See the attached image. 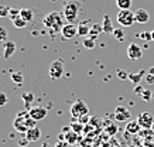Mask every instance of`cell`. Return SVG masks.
<instances>
[{
	"instance_id": "1",
	"label": "cell",
	"mask_w": 154,
	"mask_h": 147,
	"mask_svg": "<svg viewBox=\"0 0 154 147\" xmlns=\"http://www.w3.org/2000/svg\"><path fill=\"white\" fill-rule=\"evenodd\" d=\"M85 5L79 0H66L64 3V7H62V14L65 17L66 23L75 24L78 23L79 20L81 13L84 11Z\"/></svg>"
},
{
	"instance_id": "2",
	"label": "cell",
	"mask_w": 154,
	"mask_h": 147,
	"mask_svg": "<svg viewBox=\"0 0 154 147\" xmlns=\"http://www.w3.org/2000/svg\"><path fill=\"white\" fill-rule=\"evenodd\" d=\"M62 19H65V17H64V14L61 11H51L47 16H44L42 24L51 33H61V30L64 27L62 26Z\"/></svg>"
},
{
	"instance_id": "3",
	"label": "cell",
	"mask_w": 154,
	"mask_h": 147,
	"mask_svg": "<svg viewBox=\"0 0 154 147\" xmlns=\"http://www.w3.org/2000/svg\"><path fill=\"white\" fill-rule=\"evenodd\" d=\"M37 126V120H34L28 112H20L13 122V127L20 133H26L28 129H33Z\"/></svg>"
},
{
	"instance_id": "4",
	"label": "cell",
	"mask_w": 154,
	"mask_h": 147,
	"mask_svg": "<svg viewBox=\"0 0 154 147\" xmlns=\"http://www.w3.org/2000/svg\"><path fill=\"white\" fill-rule=\"evenodd\" d=\"M117 23L120 24L122 27H131L136 23V17H134V11L131 10H120L117 13Z\"/></svg>"
},
{
	"instance_id": "5",
	"label": "cell",
	"mask_w": 154,
	"mask_h": 147,
	"mask_svg": "<svg viewBox=\"0 0 154 147\" xmlns=\"http://www.w3.org/2000/svg\"><path fill=\"white\" fill-rule=\"evenodd\" d=\"M50 78L52 81H58L61 76L64 75V61L62 60H55L50 64Z\"/></svg>"
},
{
	"instance_id": "6",
	"label": "cell",
	"mask_w": 154,
	"mask_h": 147,
	"mask_svg": "<svg viewBox=\"0 0 154 147\" xmlns=\"http://www.w3.org/2000/svg\"><path fill=\"white\" fill-rule=\"evenodd\" d=\"M85 115H89V108L84 100H76L72 106H71V116L75 119H79Z\"/></svg>"
},
{
	"instance_id": "7",
	"label": "cell",
	"mask_w": 154,
	"mask_h": 147,
	"mask_svg": "<svg viewBox=\"0 0 154 147\" xmlns=\"http://www.w3.org/2000/svg\"><path fill=\"white\" fill-rule=\"evenodd\" d=\"M127 57L130 61H139L143 57V50L139 44L131 43L129 47H127Z\"/></svg>"
},
{
	"instance_id": "8",
	"label": "cell",
	"mask_w": 154,
	"mask_h": 147,
	"mask_svg": "<svg viewBox=\"0 0 154 147\" xmlns=\"http://www.w3.org/2000/svg\"><path fill=\"white\" fill-rule=\"evenodd\" d=\"M61 35H62V38H65V40H72V38H75L78 35V27L71 23L64 24V27L61 30Z\"/></svg>"
},
{
	"instance_id": "9",
	"label": "cell",
	"mask_w": 154,
	"mask_h": 147,
	"mask_svg": "<svg viewBox=\"0 0 154 147\" xmlns=\"http://www.w3.org/2000/svg\"><path fill=\"white\" fill-rule=\"evenodd\" d=\"M130 116H131L130 110L127 109L126 106H117L115 109V119H116V122H127L130 119Z\"/></svg>"
},
{
	"instance_id": "10",
	"label": "cell",
	"mask_w": 154,
	"mask_h": 147,
	"mask_svg": "<svg viewBox=\"0 0 154 147\" xmlns=\"http://www.w3.org/2000/svg\"><path fill=\"white\" fill-rule=\"evenodd\" d=\"M28 113H30V116L34 120L40 122V120H42V119L47 116V109L42 108V106H34V108H31V109L28 110Z\"/></svg>"
},
{
	"instance_id": "11",
	"label": "cell",
	"mask_w": 154,
	"mask_h": 147,
	"mask_svg": "<svg viewBox=\"0 0 154 147\" xmlns=\"http://www.w3.org/2000/svg\"><path fill=\"white\" fill-rule=\"evenodd\" d=\"M153 115L149 113V112H143V113L137 118V122H139V124H140L141 127L144 129H150L151 126H153Z\"/></svg>"
},
{
	"instance_id": "12",
	"label": "cell",
	"mask_w": 154,
	"mask_h": 147,
	"mask_svg": "<svg viewBox=\"0 0 154 147\" xmlns=\"http://www.w3.org/2000/svg\"><path fill=\"white\" fill-rule=\"evenodd\" d=\"M134 17H136V23H139V24H146V23H149V20H150V14L146 9L136 10Z\"/></svg>"
},
{
	"instance_id": "13",
	"label": "cell",
	"mask_w": 154,
	"mask_h": 147,
	"mask_svg": "<svg viewBox=\"0 0 154 147\" xmlns=\"http://www.w3.org/2000/svg\"><path fill=\"white\" fill-rule=\"evenodd\" d=\"M24 134H26V139H27L28 142H37V140H40V137H41V130L35 126V127H33V129H28Z\"/></svg>"
},
{
	"instance_id": "14",
	"label": "cell",
	"mask_w": 154,
	"mask_h": 147,
	"mask_svg": "<svg viewBox=\"0 0 154 147\" xmlns=\"http://www.w3.org/2000/svg\"><path fill=\"white\" fill-rule=\"evenodd\" d=\"M14 52H16V44L13 41H6L3 45V57L9 60L10 57H13Z\"/></svg>"
},
{
	"instance_id": "15",
	"label": "cell",
	"mask_w": 154,
	"mask_h": 147,
	"mask_svg": "<svg viewBox=\"0 0 154 147\" xmlns=\"http://www.w3.org/2000/svg\"><path fill=\"white\" fill-rule=\"evenodd\" d=\"M102 27H103V33H106V34H113L115 33V27H113L112 20H110L109 16H103Z\"/></svg>"
},
{
	"instance_id": "16",
	"label": "cell",
	"mask_w": 154,
	"mask_h": 147,
	"mask_svg": "<svg viewBox=\"0 0 154 147\" xmlns=\"http://www.w3.org/2000/svg\"><path fill=\"white\" fill-rule=\"evenodd\" d=\"M140 124H139V122L137 120H131V122H129L126 126V133H130V134H137V133L140 132Z\"/></svg>"
},
{
	"instance_id": "17",
	"label": "cell",
	"mask_w": 154,
	"mask_h": 147,
	"mask_svg": "<svg viewBox=\"0 0 154 147\" xmlns=\"http://www.w3.org/2000/svg\"><path fill=\"white\" fill-rule=\"evenodd\" d=\"M103 33V27H102V23H96L91 27V33H89V37L92 38H98L99 34Z\"/></svg>"
},
{
	"instance_id": "18",
	"label": "cell",
	"mask_w": 154,
	"mask_h": 147,
	"mask_svg": "<svg viewBox=\"0 0 154 147\" xmlns=\"http://www.w3.org/2000/svg\"><path fill=\"white\" fill-rule=\"evenodd\" d=\"M89 33H91V27H89L85 21H82V23L78 26V35H81V37L84 38V37H88Z\"/></svg>"
},
{
	"instance_id": "19",
	"label": "cell",
	"mask_w": 154,
	"mask_h": 147,
	"mask_svg": "<svg viewBox=\"0 0 154 147\" xmlns=\"http://www.w3.org/2000/svg\"><path fill=\"white\" fill-rule=\"evenodd\" d=\"M20 16L23 17L27 23H31L34 19V13L31 9H21V11H20Z\"/></svg>"
},
{
	"instance_id": "20",
	"label": "cell",
	"mask_w": 154,
	"mask_h": 147,
	"mask_svg": "<svg viewBox=\"0 0 154 147\" xmlns=\"http://www.w3.org/2000/svg\"><path fill=\"white\" fill-rule=\"evenodd\" d=\"M82 45H84L86 50H94L95 47H96V43H95V38L92 37H84L82 38Z\"/></svg>"
},
{
	"instance_id": "21",
	"label": "cell",
	"mask_w": 154,
	"mask_h": 147,
	"mask_svg": "<svg viewBox=\"0 0 154 147\" xmlns=\"http://www.w3.org/2000/svg\"><path fill=\"white\" fill-rule=\"evenodd\" d=\"M116 6L119 10H130L131 0H116Z\"/></svg>"
},
{
	"instance_id": "22",
	"label": "cell",
	"mask_w": 154,
	"mask_h": 147,
	"mask_svg": "<svg viewBox=\"0 0 154 147\" xmlns=\"http://www.w3.org/2000/svg\"><path fill=\"white\" fill-rule=\"evenodd\" d=\"M13 21V26L16 27V29H24V27H27V21L21 17V16H19V17H16L14 20H11Z\"/></svg>"
},
{
	"instance_id": "23",
	"label": "cell",
	"mask_w": 154,
	"mask_h": 147,
	"mask_svg": "<svg viewBox=\"0 0 154 147\" xmlns=\"http://www.w3.org/2000/svg\"><path fill=\"white\" fill-rule=\"evenodd\" d=\"M144 76V71H139V72H136V74H129V79H130L133 84H139V82L141 81V78Z\"/></svg>"
},
{
	"instance_id": "24",
	"label": "cell",
	"mask_w": 154,
	"mask_h": 147,
	"mask_svg": "<svg viewBox=\"0 0 154 147\" xmlns=\"http://www.w3.org/2000/svg\"><path fill=\"white\" fill-rule=\"evenodd\" d=\"M76 136H78V134H76V132H74V130H72L71 133H66L65 137H64V140H65L66 143H69V144H74V143L78 140V137H76Z\"/></svg>"
},
{
	"instance_id": "25",
	"label": "cell",
	"mask_w": 154,
	"mask_h": 147,
	"mask_svg": "<svg viewBox=\"0 0 154 147\" xmlns=\"http://www.w3.org/2000/svg\"><path fill=\"white\" fill-rule=\"evenodd\" d=\"M11 81L17 85H21L23 84V74L21 72H13L11 74Z\"/></svg>"
},
{
	"instance_id": "26",
	"label": "cell",
	"mask_w": 154,
	"mask_h": 147,
	"mask_svg": "<svg viewBox=\"0 0 154 147\" xmlns=\"http://www.w3.org/2000/svg\"><path fill=\"white\" fill-rule=\"evenodd\" d=\"M7 35H9V31H7V29H5V27H2V26H0V41L6 43Z\"/></svg>"
},
{
	"instance_id": "27",
	"label": "cell",
	"mask_w": 154,
	"mask_h": 147,
	"mask_svg": "<svg viewBox=\"0 0 154 147\" xmlns=\"http://www.w3.org/2000/svg\"><path fill=\"white\" fill-rule=\"evenodd\" d=\"M20 11H21V9H13V7H11L10 11H9V17L11 20H14L16 17H19L20 16Z\"/></svg>"
},
{
	"instance_id": "28",
	"label": "cell",
	"mask_w": 154,
	"mask_h": 147,
	"mask_svg": "<svg viewBox=\"0 0 154 147\" xmlns=\"http://www.w3.org/2000/svg\"><path fill=\"white\" fill-rule=\"evenodd\" d=\"M10 9H11V7H9V6L0 5V17H6V16H9Z\"/></svg>"
},
{
	"instance_id": "29",
	"label": "cell",
	"mask_w": 154,
	"mask_h": 147,
	"mask_svg": "<svg viewBox=\"0 0 154 147\" xmlns=\"http://www.w3.org/2000/svg\"><path fill=\"white\" fill-rule=\"evenodd\" d=\"M141 98L146 100V102H150V99H151V90H149V89H143L141 90Z\"/></svg>"
},
{
	"instance_id": "30",
	"label": "cell",
	"mask_w": 154,
	"mask_h": 147,
	"mask_svg": "<svg viewBox=\"0 0 154 147\" xmlns=\"http://www.w3.org/2000/svg\"><path fill=\"white\" fill-rule=\"evenodd\" d=\"M116 75L119 79H122V81H126V79H129V74H127L126 71H123V69H119V71L116 72Z\"/></svg>"
},
{
	"instance_id": "31",
	"label": "cell",
	"mask_w": 154,
	"mask_h": 147,
	"mask_svg": "<svg viewBox=\"0 0 154 147\" xmlns=\"http://www.w3.org/2000/svg\"><path fill=\"white\" fill-rule=\"evenodd\" d=\"M113 35H115V38H116V40H119V41H123V40H125V33H123L122 30L115 29V33H113Z\"/></svg>"
},
{
	"instance_id": "32",
	"label": "cell",
	"mask_w": 154,
	"mask_h": 147,
	"mask_svg": "<svg viewBox=\"0 0 154 147\" xmlns=\"http://www.w3.org/2000/svg\"><path fill=\"white\" fill-rule=\"evenodd\" d=\"M137 37L143 38V40H146V41H150V40H153V35H151V33H150V31H144V33L137 34Z\"/></svg>"
},
{
	"instance_id": "33",
	"label": "cell",
	"mask_w": 154,
	"mask_h": 147,
	"mask_svg": "<svg viewBox=\"0 0 154 147\" xmlns=\"http://www.w3.org/2000/svg\"><path fill=\"white\" fill-rule=\"evenodd\" d=\"M6 103H7V95L0 90V106H5Z\"/></svg>"
},
{
	"instance_id": "34",
	"label": "cell",
	"mask_w": 154,
	"mask_h": 147,
	"mask_svg": "<svg viewBox=\"0 0 154 147\" xmlns=\"http://www.w3.org/2000/svg\"><path fill=\"white\" fill-rule=\"evenodd\" d=\"M21 98L26 100V103H30V102L34 99V95L31 93V92H30V93H23V96H21Z\"/></svg>"
},
{
	"instance_id": "35",
	"label": "cell",
	"mask_w": 154,
	"mask_h": 147,
	"mask_svg": "<svg viewBox=\"0 0 154 147\" xmlns=\"http://www.w3.org/2000/svg\"><path fill=\"white\" fill-rule=\"evenodd\" d=\"M109 124H110V127H106V130L110 133V134H115V133L117 132V126L115 123H109Z\"/></svg>"
},
{
	"instance_id": "36",
	"label": "cell",
	"mask_w": 154,
	"mask_h": 147,
	"mask_svg": "<svg viewBox=\"0 0 154 147\" xmlns=\"http://www.w3.org/2000/svg\"><path fill=\"white\" fill-rule=\"evenodd\" d=\"M71 129L72 130H75V132H79V130H82V123H72V126H71Z\"/></svg>"
},
{
	"instance_id": "37",
	"label": "cell",
	"mask_w": 154,
	"mask_h": 147,
	"mask_svg": "<svg viewBox=\"0 0 154 147\" xmlns=\"http://www.w3.org/2000/svg\"><path fill=\"white\" fill-rule=\"evenodd\" d=\"M89 115H85V116H82V118H79L78 120H79V123H82V124H85V123H88L89 122Z\"/></svg>"
},
{
	"instance_id": "38",
	"label": "cell",
	"mask_w": 154,
	"mask_h": 147,
	"mask_svg": "<svg viewBox=\"0 0 154 147\" xmlns=\"http://www.w3.org/2000/svg\"><path fill=\"white\" fill-rule=\"evenodd\" d=\"M55 147H71V144L69 143H66V142H58Z\"/></svg>"
},
{
	"instance_id": "39",
	"label": "cell",
	"mask_w": 154,
	"mask_h": 147,
	"mask_svg": "<svg viewBox=\"0 0 154 147\" xmlns=\"http://www.w3.org/2000/svg\"><path fill=\"white\" fill-rule=\"evenodd\" d=\"M146 81H147V84H154V75L147 74V76H146Z\"/></svg>"
},
{
	"instance_id": "40",
	"label": "cell",
	"mask_w": 154,
	"mask_h": 147,
	"mask_svg": "<svg viewBox=\"0 0 154 147\" xmlns=\"http://www.w3.org/2000/svg\"><path fill=\"white\" fill-rule=\"evenodd\" d=\"M149 74L150 75H154V66H150L149 68Z\"/></svg>"
},
{
	"instance_id": "41",
	"label": "cell",
	"mask_w": 154,
	"mask_h": 147,
	"mask_svg": "<svg viewBox=\"0 0 154 147\" xmlns=\"http://www.w3.org/2000/svg\"><path fill=\"white\" fill-rule=\"evenodd\" d=\"M140 90H143V89H141L140 86L137 85V86H136V92H137V93H140Z\"/></svg>"
},
{
	"instance_id": "42",
	"label": "cell",
	"mask_w": 154,
	"mask_h": 147,
	"mask_svg": "<svg viewBox=\"0 0 154 147\" xmlns=\"http://www.w3.org/2000/svg\"><path fill=\"white\" fill-rule=\"evenodd\" d=\"M42 147H50V146H48L47 143H44V144H42Z\"/></svg>"
},
{
	"instance_id": "43",
	"label": "cell",
	"mask_w": 154,
	"mask_h": 147,
	"mask_svg": "<svg viewBox=\"0 0 154 147\" xmlns=\"http://www.w3.org/2000/svg\"><path fill=\"white\" fill-rule=\"evenodd\" d=\"M151 35H153V40H154V31H151Z\"/></svg>"
}]
</instances>
